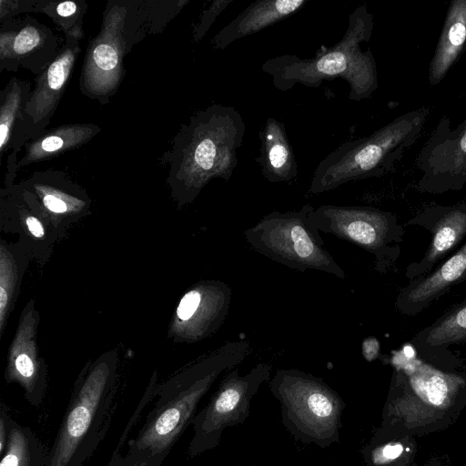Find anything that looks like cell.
<instances>
[{"mask_svg":"<svg viewBox=\"0 0 466 466\" xmlns=\"http://www.w3.org/2000/svg\"><path fill=\"white\" fill-rule=\"evenodd\" d=\"M245 133L240 113L220 104L197 111L181 126L163 158L169 167L167 183L179 208L192 203L212 179L231 178Z\"/></svg>","mask_w":466,"mask_h":466,"instance_id":"1","label":"cell"},{"mask_svg":"<svg viewBox=\"0 0 466 466\" xmlns=\"http://www.w3.org/2000/svg\"><path fill=\"white\" fill-rule=\"evenodd\" d=\"M247 340L228 341L217 350L157 384L156 400L137 436L128 441L124 460L166 458L192 423L200 400L225 370L235 368L250 353Z\"/></svg>","mask_w":466,"mask_h":466,"instance_id":"2","label":"cell"},{"mask_svg":"<svg viewBox=\"0 0 466 466\" xmlns=\"http://www.w3.org/2000/svg\"><path fill=\"white\" fill-rule=\"evenodd\" d=\"M188 1L112 0L98 34L90 41L79 77L80 91L109 103L125 76L124 59L147 35L161 31Z\"/></svg>","mask_w":466,"mask_h":466,"instance_id":"3","label":"cell"},{"mask_svg":"<svg viewBox=\"0 0 466 466\" xmlns=\"http://www.w3.org/2000/svg\"><path fill=\"white\" fill-rule=\"evenodd\" d=\"M373 27L372 14L361 5L349 15L348 28L333 46L322 47L309 58L293 55L271 57L261 69L280 91L296 85L319 87L323 81L340 78L349 84L350 99L369 98L378 87L377 69L372 53L362 50L361 44L370 41Z\"/></svg>","mask_w":466,"mask_h":466,"instance_id":"4","label":"cell"},{"mask_svg":"<svg viewBox=\"0 0 466 466\" xmlns=\"http://www.w3.org/2000/svg\"><path fill=\"white\" fill-rule=\"evenodd\" d=\"M118 351L88 360L80 370L45 466H82L103 440L117 388Z\"/></svg>","mask_w":466,"mask_h":466,"instance_id":"5","label":"cell"},{"mask_svg":"<svg viewBox=\"0 0 466 466\" xmlns=\"http://www.w3.org/2000/svg\"><path fill=\"white\" fill-rule=\"evenodd\" d=\"M420 108L398 116L370 136L347 141L316 167L309 192L321 194L350 181L380 177L417 139L428 116Z\"/></svg>","mask_w":466,"mask_h":466,"instance_id":"6","label":"cell"},{"mask_svg":"<svg viewBox=\"0 0 466 466\" xmlns=\"http://www.w3.org/2000/svg\"><path fill=\"white\" fill-rule=\"evenodd\" d=\"M269 389L282 422L303 443L326 448L339 442L344 403L322 379L297 369H279Z\"/></svg>","mask_w":466,"mask_h":466,"instance_id":"7","label":"cell"},{"mask_svg":"<svg viewBox=\"0 0 466 466\" xmlns=\"http://www.w3.org/2000/svg\"><path fill=\"white\" fill-rule=\"evenodd\" d=\"M305 204L299 210L272 211L244 231L248 244L258 253L292 269H315L345 279L346 273L324 246Z\"/></svg>","mask_w":466,"mask_h":466,"instance_id":"8","label":"cell"},{"mask_svg":"<svg viewBox=\"0 0 466 466\" xmlns=\"http://www.w3.org/2000/svg\"><path fill=\"white\" fill-rule=\"evenodd\" d=\"M319 231L355 244L372 254L375 268L385 271L398 258L403 228L396 217L371 207L320 205L310 214Z\"/></svg>","mask_w":466,"mask_h":466,"instance_id":"9","label":"cell"},{"mask_svg":"<svg viewBox=\"0 0 466 466\" xmlns=\"http://www.w3.org/2000/svg\"><path fill=\"white\" fill-rule=\"evenodd\" d=\"M272 366L260 362L245 375L236 368L227 373L208 404L192 420L193 436L188 455L194 458L216 448L223 431L243 423L249 415L253 397L271 376Z\"/></svg>","mask_w":466,"mask_h":466,"instance_id":"10","label":"cell"},{"mask_svg":"<svg viewBox=\"0 0 466 466\" xmlns=\"http://www.w3.org/2000/svg\"><path fill=\"white\" fill-rule=\"evenodd\" d=\"M231 297V288L221 280L198 281L180 299L168 328V337L176 342L187 343L209 337L224 323Z\"/></svg>","mask_w":466,"mask_h":466,"instance_id":"11","label":"cell"},{"mask_svg":"<svg viewBox=\"0 0 466 466\" xmlns=\"http://www.w3.org/2000/svg\"><path fill=\"white\" fill-rule=\"evenodd\" d=\"M63 44L50 27L27 14L2 21L0 72L22 67L38 76L56 59Z\"/></svg>","mask_w":466,"mask_h":466,"instance_id":"12","label":"cell"},{"mask_svg":"<svg viewBox=\"0 0 466 466\" xmlns=\"http://www.w3.org/2000/svg\"><path fill=\"white\" fill-rule=\"evenodd\" d=\"M82 38L77 35L65 36L58 56L36 76L35 85L29 94L24 112L18 153L28 140L46 130L50 123L81 52Z\"/></svg>","mask_w":466,"mask_h":466,"instance_id":"13","label":"cell"},{"mask_svg":"<svg viewBox=\"0 0 466 466\" xmlns=\"http://www.w3.org/2000/svg\"><path fill=\"white\" fill-rule=\"evenodd\" d=\"M0 227L3 231L17 234L40 266L49 260L61 238L53 222L19 183L0 190Z\"/></svg>","mask_w":466,"mask_h":466,"instance_id":"14","label":"cell"},{"mask_svg":"<svg viewBox=\"0 0 466 466\" xmlns=\"http://www.w3.org/2000/svg\"><path fill=\"white\" fill-rule=\"evenodd\" d=\"M39 321L35 299H31L20 314L5 370L6 383H17L25 400L35 407L43 402L47 389V369L37 345Z\"/></svg>","mask_w":466,"mask_h":466,"instance_id":"15","label":"cell"},{"mask_svg":"<svg viewBox=\"0 0 466 466\" xmlns=\"http://www.w3.org/2000/svg\"><path fill=\"white\" fill-rule=\"evenodd\" d=\"M422 171L419 187L441 193L466 186V118L455 129H446L442 118L418 158Z\"/></svg>","mask_w":466,"mask_h":466,"instance_id":"16","label":"cell"},{"mask_svg":"<svg viewBox=\"0 0 466 466\" xmlns=\"http://www.w3.org/2000/svg\"><path fill=\"white\" fill-rule=\"evenodd\" d=\"M60 233L90 214L91 198L86 189L65 172L55 169L36 171L19 182Z\"/></svg>","mask_w":466,"mask_h":466,"instance_id":"17","label":"cell"},{"mask_svg":"<svg viewBox=\"0 0 466 466\" xmlns=\"http://www.w3.org/2000/svg\"><path fill=\"white\" fill-rule=\"evenodd\" d=\"M420 224L432 233L429 248L421 260L410 264L406 271L410 281L417 279L440 262L451 250L456 248L466 236V205L435 207L428 209L419 218L409 224Z\"/></svg>","mask_w":466,"mask_h":466,"instance_id":"18","label":"cell"},{"mask_svg":"<svg viewBox=\"0 0 466 466\" xmlns=\"http://www.w3.org/2000/svg\"><path fill=\"white\" fill-rule=\"evenodd\" d=\"M465 275L466 242L434 270L410 281L399 294L396 306L404 314L419 313Z\"/></svg>","mask_w":466,"mask_h":466,"instance_id":"19","label":"cell"},{"mask_svg":"<svg viewBox=\"0 0 466 466\" xmlns=\"http://www.w3.org/2000/svg\"><path fill=\"white\" fill-rule=\"evenodd\" d=\"M31 83L12 77L0 91V160L6 154L5 187L15 184L18 163L17 146L23 127L24 112L31 92Z\"/></svg>","mask_w":466,"mask_h":466,"instance_id":"20","label":"cell"},{"mask_svg":"<svg viewBox=\"0 0 466 466\" xmlns=\"http://www.w3.org/2000/svg\"><path fill=\"white\" fill-rule=\"evenodd\" d=\"M308 0H257L221 28L211 39L217 50L253 35L297 13Z\"/></svg>","mask_w":466,"mask_h":466,"instance_id":"21","label":"cell"},{"mask_svg":"<svg viewBox=\"0 0 466 466\" xmlns=\"http://www.w3.org/2000/svg\"><path fill=\"white\" fill-rule=\"evenodd\" d=\"M259 156L256 158L264 178L270 183H293L298 163L283 122L266 119L258 132Z\"/></svg>","mask_w":466,"mask_h":466,"instance_id":"22","label":"cell"},{"mask_svg":"<svg viewBox=\"0 0 466 466\" xmlns=\"http://www.w3.org/2000/svg\"><path fill=\"white\" fill-rule=\"evenodd\" d=\"M100 132L99 126L90 123L65 124L46 128L24 145V155L18 160L17 170L79 148Z\"/></svg>","mask_w":466,"mask_h":466,"instance_id":"23","label":"cell"},{"mask_svg":"<svg viewBox=\"0 0 466 466\" xmlns=\"http://www.w3.org/2000/svg\"><path fill=\"white\" fill-rule=\"evenodd\" d=\"M466 45V0L450 4L435 54L430 64L429 81L437 85L456 62Z\"/></svg>","mask_w":466,"mask_h":466,"instance_id":"24","label":"cell"},{"mask_svg":"<svg viewBox=\"0 0 466 466\" xmlns=\"http://www.w3.org/2000/svg\"><path fill=\"white\" fill-rule=\"evenodd\" d=\"M32 256L20 240L0 241V339L19 295L23 278Z\"/></svg>","mask_w":466,"mask_h":466,"instance_id":"25","label":"cell"},{"mask_svg":"<svg viewBox=\"0 0 466 466\" xmlns=\"http://www.w3.org/2000/svg\"><path fill=\"white\" fill-rule=\"evenodd\" d=\"M9 436L0 466H45L47 451L35 432L9 418Z\"/></svg>","mask_w":466,"mask_h":466,"instance_id":"26","label":"cell"},{"mask_svg":"<svg viewBox=\"0 0 466 466\" xmlns=\"http://www.w3.org/2000/svg\"><path fill=\"white\" fill-rule=\"evenodd\" d=\"M466 340V300L457 305L416 337L421 349H437Z\"/></svg>","mask_w":466,"mask_h":466,"instance_id":"27","label":"cell"},{"mask_svg":"<svg viewBox=\"0 0 466 466\" xmlns=\"http://www.w3.org/2000/svg\"><path fill=\"white\" fill-rule=\"evenodd\" d=\"M87 11V3L78 1L37 0L35 13L47 15L65 36H84L83 19Z\"/></svg>","mask_w":466,"mask_h":466,"instance_id":"28","label":"cell"},{"mask_svg":"<svg viewBox=\"0 0 466 466\" xmlns=\"http://www.w3.org/2000/svg\"><path fill=\"white\" fill-rule=\"evenodd\" d=\"M233 2V0H214L199 15L198 23L192 29L195 42L201 41L216 21L217 17Z\"/></svg>","mask_w":466,"mask_h":466,"instance_id":"29","label":"cell"},{"mask_svg":"<svg viewBox=\"0 0 466 466\" xmlns=\"http://www.w3.org/2000/svg\"><path fill=\"white\" fill-rule=\"evenodd\" d=\"M37 0H1L0 19L1 22L14 18L19 14L35 13Z\"/></svg>","mask_w":466,"mask_h":466,"instance_id":"30","label":"cell"},{"mask_svg":"<svg viewBox=\"0 0 466 466\" xmlns=\"http://www.w3.org/2000/svg\"><path fill=\"white\" fill-rule=\"evenodd\" d=\"M422 385L431 403L439 405L443 401L447 387L441 376L432 375L429 380L423 381Z\"/></svg>","mask_w":466,"mask_h":466,"instance_id":"31","label":"cell"},{"mask_svg":"<svg viewBox=\"0 0 466 466\" xmlns=\"http://www.w3.org/2000/svg\"><path fill=\"white\" fill-rule=\"evenodd\" d=\"M165 460L164 457H150L137 461H127L122 455L113 456L108 466H160Z\"/></svg>","mask_w":466,"mask_h":466,"instance_id":"32","label":"cell"},{"mask_svg":"<svg viewBox=\"0 0 466 466\" xmlns=\"http://www.w3.org/2000/svg\"><path fill=\"white\" fill-rule=\"evenodd\" d=\"M402 452V446L400 444H388L380 450L373 452V461L380 463L385 461L394 460L399 457Z\"/></svg>","mask_w":466,"mask_h":466,"instance_id":"33","label":"cell"},{"mask_svg":"<svg viewBox=\"0 0 466 466\" xmlns=\"http://www.w3.org/2000/svg\"><path fill=\"white\" fill-rule=\"evenodd\" d=\"M9 418L10 415L5 409L4 403L0 408V455H2L6 448L8 436H9Z\"/></svg>","mask_w":466,"mask_h":466,"instance_id":"34","label":"cell"}]
</instances>
